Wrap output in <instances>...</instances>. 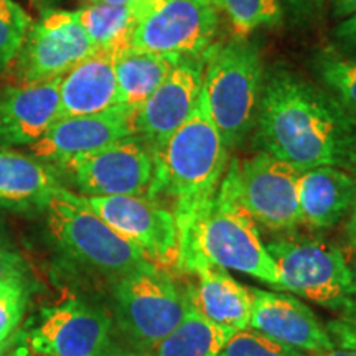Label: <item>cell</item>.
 <instances>
[{
    "label": "cell",
    "mask_w": 356,
    "mask_h": 356,
    "mask_svg": "<svg viewBox=\"0 0 356 356\" xmlns=\"http://www.w3.org/2000/svg\"><path fill=\"white\" fill-rule=\"evenodd\" d=\"M60 188L55 167L32 154L26 155L0 145V210L44 211Z\"/></svg>",
    "instance_id": "cell-20"
},
{
    "label": "cell",
    "mask_w": 356,
    "mask_h": 356,
    "mask_svg": "<svg viewBox=\"0 0 356 356\" xmlns=\"http://www.w3.org/2000/svg\"><path fill=\"white\" fill-rule=\"evenodd\" d=\"M279 274V291L337 314L356 307V269L335 244L320 239H279L266 244Z\"/></svg>",
    "instance_id": "cell-6"
},
{
    "label": "cell",
    "mask_w": 356,
    "mask_h": 356,
    "mask_svg": "<svg viewBox=\"0 0 356 356\" xmlns=\"http://www.w3.org/2000/svg\"><path fill=\"white\" fill-rule=\"evenodd\" d=\"M109 226L144 252L154 266L178 270L180 233L167 207L140 195L83 197Z\"/></svg>",
    "instance_id": "cell-11"
},
{
    "label": "cell",
    "mask_w": 356,
    "mask_h": 356,
    "mask_svg": "<svg viewBox=\"0 0 356 356\" xmlns=\"http://www.w3.org/2000/svg\"><path fill=\"white\" fill-rule=\"evenodd\" d=\"M152 0H139L124 6L84 3L76 15L96 50L122 51L131 48V35Z\"/></svg>",
    "instance_id": "cell-23"
},
{
    "label": "cell",
    "mask_w": 356,
    "mask_h": 356,
    "mask_svg": "<svg viewBox=\"0 0 356 356\" xmlns=\"http://www.w3.org/2000/svg\"><path fill=\"white\" fill-rule=\"evenodd\" d=\"M229 20L236 38H244L257 29L274 26L280 22L279 0H208Z\"/></svg>",
    "instance_id": "cell-25"
},
{
    "label": "cell",
    "mask_w": 356,
    "mask_h": 356,
    "mask_svg": "<svg viewBox=\"0 0 356 356\" xmlns=\"http://www.w3.org/2000/svg\"><path fill=\"white\" fill-rule=\"evenodd\" d=\"M152 150L154 180L147 197L170 203L181 256L191 229L220 188L229 150L211 122L202 95L190 118Z\"/></svg>",
    "instance_id": "cell-2"
},
{
    "label": "cell",
    "mask_w": 356,
    "mask_h": 356,
    "mask_svg": "<svg viewBox=\"0 0 356 356\" xmlns=\"http://www.w3.org/2000/svg\"><path fill=\"white\" fill-rule=\"evenodd\" d=\"M37 2H47V0H37Z\"/></svg>",
    "instance_id": "cell-42"
},
{
    "label": "cell",
    "mask_w": 356,
    "mask_h": 356,
    "mask_svg": "<svg viewBox=\"0 0 356 356\" xmlns=\"http://www.w3.org/2000/svg\"><path fill=\"white\" fill-rule=\"evenodd\" d=\"M114 356H145V355H142V353H139V355H136V353H127V355H114Z\"/></svg>",
    "instance_id": "cell-41"
},
{
    "label": "cell",
    "mask_w": 356,
    "mask_h": 356,
    "mask_svg": "<svg viewBox=\"0 0 356 356\" xmlns=\"http://www.w3.org/2000/svg\"><path fill=\"white\" fill-rule=\"evenodd\" d=\"M207 53L180 58L154 95L136 109L134 132L149 142L150 147L172 136L197 108L203 88Z\"/></svg>",
    "instance_id": "cell-15"
},
{
    "label": "cell",
    "mask_w": 356,
    "mask_h": 356,
    "mask_svg": "<svg viewBox=\"0 0 356 356\" xmlns=\"http://www.w3.org/2000/svg\"><path fill=\"white\" fill-rule=\"evenodd\" d=\"M350 173H353V175L356 177V157H355V160H353V165H351Z\"/></svg>",
    "instance_id": "cell-40"
},
{
    "label": "cell",
    "mask_w": 356,
    "mask_h": 356,
    "mask_svg": "<svg viewBox=\"0 0 356 356\" xmlns=\"http://www.w3.org/2000/svg\"><path fill=\"white\" fill-rule=\"evenodd\" d=\"M6 356H30V350L26 348V340H25V343L22 341L19 346H15V348H13L10 353H7Z\"/></svg>",
    "instance_id": "cell-39"
},
{
    "label": "cell",
    "mask_w": 356,
    "mask_h": 356,
    "mask_svg": "<svg viewBox=\"0 0 356 356\" xmlns=\"http://www.w3.org/2000/svg\"><path fill=\"white\" fill-rule=\"evenodd\" d=\"M233 332L203 318L193 307L175 330H172L145 356H218Z\"/></svg>",
    "instance_id": "cell-24"
},
{
    "label": "cell",
    "mask_w": 356,
    "mask_h": 356,
    "mask_svg": "<svg viewBox=\"0 0 356 356\" xmlns=\"http://www.w3.org/2000/svg\"><path fill=\"white\" fill-rule=\"evenodd\" d=\"M333 12L338 19H348L356 13V0H335Z\"/></svg>",
    "instance_id": "cell-35"
},
{
    "label": "cell",
    "mask_w": 356,
    "mask_h": 356,
    "mask_svg": "<svg viewBox=\"0 0 356 356\" xmlns=\"http://www.w3.org/2000/svg\"><path fill=\"white\" fill-rule=\"evenodd\" d=\"M134 113L136 109L121 104L96 114L61 118L44 132L42 139L30 145V154L61 168L71 160L136 134Z\"/></svg>",
    "instance_id": "cell-14"
},
{
    "label": "cell",
    "mask_w": 356,
    "mask_h": 356,
    "mask_svg": "<svg viewBox=\"0 0 356 356\" xmlns=\"http://www.w3.org/2000/svg\"><path fill=\"white\" fill-rule=\"evenodd\" d=\"M291 346L270 340L262 333L246 328L236 332L218 356H309Z\"/></svg>",
    "instance_id": "cell-29"
},
{
    "label": "cell",
    "mask_w": 356,
    "mask_h": 356,
    "mask_svg": "<svg viewBox=\"0 0 356 356\" xmlns=\"http://www.w3.org/2000/svg\"><path fill=\"white\" fill-rule=\"evenodd\" d=\"M264 63L254 43L234 38L207 53L202 99L226 149H236L256 124Z\"/></svg>",
    "instance_id": "cell-4"
},
{
    "label": "cell",
    "mask_w": 356,
    "mask_h": 356,
    "mask_svg": "<svg viewBox=\"0 0 356 356\" xmlns=\"http://www.w3.org/2000/svg\"><path fill=\"white\" fill-rule=\"evenodd\" d=\"M32 24L15 0H0V74L12 66Z\"/></svg>",
    "instance_id": "cell-28"
},
{
    "label": "cell",
    "mask_w": 356,
    "mask_h": 356,
    "mask_svg": "<svg viewBox=\"0 0 356 356\" xmlns=\"http://www.w3.org/2000/svg\"><path fill=\"white\" fill-rule=\"evenodd\" d=\"M200 264L236 270L279 289L277 267L262 243L256 221L234 198L225 177L215 198L191 229L178 270L188 274Z\"/></svg>",
    "instance_id": "cell-3"
},
{
    "label": "cell",
    "mask_w": 356,
    "mask_h": 356,
    "mask_svg": "<svg viewBox=\"0 0 356 356\" xmlns=\"http://www.w3.org/2000/svg\"><path fill=\"white\" fill-rule=\"evenodd\" d=\"M180 58L126 48L115 55L119 102L137 109L154 95Z\"/></svg>",
    "instance_id": "cell-22"
},
{
    "label": "cell",
    "mask_w": 356,
    "mask_h": 356,
    "mask_svg": "<svg viewBox=\"0 0 356 356\" xmlns=\"http://www.w3.org/2000/svg\"><path fill=\"white\" fill-rule=\"evenodd\" d=\"M26 340V335L24 332H17L15 335L8 338L6 341H0V356H6L7 353H10V351L15 348V346H19L22 341Z\"/></svg>",
    "instance_id": "cell-36"
},
{
    "label": "cell",
    "mask_w": 356,
    "mask_h": 356,
    "mask_svg": "<svg viewBox=\"0 0 356 356\" xmlns=\"http://www.w3.org/2000/svg\"><path fill=\"white\" fill-rule=\"evenodd\" d=\"M309 356H356V351L332 348V350H327V351H318V353H310Z\"/></svg>",
    "instance_id": "cell-37"
},
{
    "label": "cell",
    "mask_w": 356,
    "mask_h": 356,
    "mask_svg": "<svg viewBox=\"0 0 356 356\" xmlns=\"http://www.w3.org/2000/svg\"><path fill=\"white\" fill-rule=\"evenodd\" d=\"M300 170L261 150L225 173L234 198L248 215L273 231H289L302 225L299 210Z\"/></svg>",
    "instance_id": "cell-8"
},
{
    "label": "cell",
    "mask_w": 356,
    "mask_h": 356,
    "mask_svg": "<svg viewBox=\"0 0 356 356\" xmlns=\"http://www.w3.org/2000/svg\"><path fill=\"white\" fill-rule=\"evenodd\" d=\"M287 2L297 15L309 17L322 10L325 0H287Z\"/></svg>",
    "instance_id": "cell-33"
},
{
    "label": "cell",
    "mask_w": 356,
    "mask_h": 356,
    "mask_svg": "<svg viewBox=\"0 0 356 356\" xmlns=\"http://www.w3.org/2000/svg\"><path fill=\"white\" fill-rule=\"evenodd\" d=\"M249 328L304 353L335 348L314 310L291 293L252 289Z\"/></svg>",
    "instance_id": "cell-16"
},
{
    "label": "cell",
    "mask_w": 356,
    "mask_h": 356,
    "mask_svg": "<svg viewBox=\"0 0 356 356\" xmlns=\"http://www.w3.org/2000/svg\"><path fill=\"white\" fill-rule=\"evenodd\" d=\"M256 129L264 152L300 172L323 165L350 172L356 157L353 115L330 92L286 70L264 76Z\"/></svg>",
    "instance_id": "cell-1"
},
{
    "label": "cell",
    "mask_w": 356,
    "mask_h": 356,
    "mask_svg": "<svg viewBox=\"0 0 356 356\" xmlns=\"http://www.w3.org/2000/svg\"><path fill=\"white\" fill-rule=\"evenodd\" d=\"M96 47L76 12L53 10L30 25L19 55L13 60L15 84L44 83L63 78Z\"/></svg>",
    "instance_id": "cell-10"
},
{
    "label": "cell",
    "mask_w": 356,
    "mask_h": 356,
    "mask_svg": "<svg viewBox=\"0 0 356 356\" xmlns=\"http://www.w3.org/2000/svg\"><path fill=\"white\" fill-rule=\"evenodd\" d=\"M81 197H147L154 180V150L137 134L66 163Z\"/></svg>",
    "instance_id": "cell-12"
},
{
    "label": "cell",
    "mask_w": 356,
    "mask_h": 356,
    "mask_svg": "<svg viewBox=\"0 0 356 356\" xmlns=\"http://www.w3.org/2000/svg\"><path fill=\"white\" fill-rule=\"evenodd\" d=\"M220 12L208 0H152L131 35V48L173 58L202 56L213 47Z\"/></svg>",
    "instance_id": "cell-9"
},
{
    "label": "cell",
    "mask_w": 356,
    "mask_h": 356,
    "mask_svg": "<svg viewBox=\"0 0 356 356\" xmlns=\"http://www.w3.org/2000/svg\"><path fill=\"white\" fill-rule=\"evenodd\" d=\"M26 266L19 249L8 238L3 229H0V280L17 273H25Z\"/></svg>",
    "instance_id": "cell-31"
},
{
    "label": "cell",
    "mask_w": 356,
    "mask_h": 356,
    "mask_svg": "<svg viewBox=\"0 0 356 356\" xmlns=\"http://www.w3.org/2000/svg\"><path fill=\"white\" fill-rule=\"evenodd\" d=\"M346 226H345V234H346V243H348V248L353 254L356 261V198L353 202V207L346 215Z\"/></svg>",
    "instance_id": "cell-34"
},
{
    "label": "cell",
    "mask_w": 356,
    "mask_h": 356,
    "mask_svg": "<svg viewBox=\"0 0 356 356\" xmlns=\"http://www.w3.org/2000/svg\"><path fill=\"white\" fill-rule=\"evenodd\" d=\"M335 37L338 42L343 43L345 47L356 50V13L355 15L343 19L335 29Z\"/></svg>",
    "instance_id": "cell-32"
},
{
    "label": "cell",
    "mask_w": 356,
    "mask_h": 356,
    "mask_svg": "<svg viewBox=\"0 0 356 356\" xmlns=\"http://www.w3.org/2000/svg\"><path fill=\"white\" fill-rule=\"evenodd\" d=\"M60 81L0 88V145H32L60 119Z\"/></svg>",
    "instance_id": "cell-17"
},
{
    "label": "cell",
    "mask_w": 356,
    "mask_h": 356,
    "mask_svg": "<svg viewBox=\"0 0 356 356\" xmlns=\"http://www.w3.org/2000/svg\"><path fill=\"white\" fill-rule=\"evenodd\" d=\"M335 348L356 351V307L325 325Z\"/></svg>",
    "instance_id": "cell-30"
},
{
    "label": "cell",
    "mask_w": 356,
    "mask_h": 356,
    "mask_svg": "<svg viewBox=\"0 0 356 356\" xmlns=\"http://www.w3.org/2000/svg\"><path fill=\"white\" fill-rule=\"evenodd\" d=\"M47 228L66 256L114 280L154 266L136 244L119 234L81 195L61 186L47 208Z\"/></svg>",
    "instance_id": "cell-5"
},
{
    "label": "cell",
    "mask_w": 356,
    "mask_h": 356,
    "mask_svg": "<svg viewBox=\"0 0 356 356\" xmlns=\"http://www.w3.org/2000/svg\"><path fill=\"white\" fill-rule=\"evenodd\" d=\"M115 55L111 50H95L60 81V119L70 115L96 114L121 106Z\"/></svg>",
    "instance_id": "cell-19"
},
{
    "label": "cell",
    "mask_w": 356,
    "mask_h": 356,
    "mask_svg": "<svg viewBox=\"0 0 356 356\" xmlns=\"http://www.w3.org/2000/svg\"><path fill=\"white\" fill-rule=\"evenodd\" d=\"M26 346L37 356H114L113 318L97 305L66 300L43 312Z\"/></svg>",
    "instance_id": "cell-13"
},
{
    "label": "cell",
    "mask_w": 356,
    "mask_h": 356,
    "mask_svg": "<svg viewBox=\"0 0 356 356\" xmlns=\"http://www.w3.org/2000/svg\"><path fill=\"white\" fill-rule=\"evenodd\" d=\"M139 0H86V3H109V6H124V3H134Z\"/></svg>",
    "instance_id": "cell-38"
},
{
    "label": "cell",
    "mask_w": 356,
    "mask_h": 356,
    "mask_svg": "<svg viewBox=\"0 0 356 356\" xmlns=\"http://www.w3.org/2000/svg\"><path fill=\"white\" fill-rule=\"evenodd\" d=\"M356 177L340 167H315L299 175V210L302 225L314 229L337 226L353 207Z\"/></svg>",
    "instance_id": "cell-21"
},
{
    "label": "cell",
    "mask_w": 356,
    "mask_h": 356,
    "mask_svg": "<svg viewBox=\"0 0 356 356\" xmlns=\"http://www.w3.org/2000/svg\"><path fill=\"white\" fill-rule=\"evenodd\" d=\"M114 315L121 332L147 355L190 310L188 292L157 266L114 280Z\"/></svg>",
    "instance_id": "cell-7"
},
{
    "label": "cell",
    "mask_w": 356,
    "mask_h": 356,
    "mask_svg": "<svg viewBox=\"0 0 356 356\" xmlns=\"http://www.w3.org/2000/svg\"><path fill=\"white\" fill-rule=\"evenodd\" d=\"M29 277L17 273L0 280V341H6L19 332L30 302Z\"/></svg>",
    "instance_id": "cell-27"
},
{
    "label": "cell",
    "mask_w": 356,
    "mask_h": 356,
    "mask_svg": "<svg viewBox=\"0 0 356 356\" xmlns=\"http://www.w3.org/2000/svg\"><path fill=\"white\" fill-rule=\"evenodd\" d=\"M317 70L332 95L356 119V60L335 50H323Z\"/></svg>",
    "instance_id": "cell-26"
},
{
    "label": "cell",
    "mask_w": 356,
    "mask_h": 356,
    "mask_svg": "<svg viewBox=\"0 0 356 356\" xmlns=\"http://www.w3.org/2000/svg\"><path fill=\"white\" fill-rule=\"evenodd\" d=\"M190 274L195 275V284L186 289L190 305L203 318L233 333L249 328L252 289L239 284L218 266L200 264Z\"/></svg>",
    "instance_id": "cell-18"
}]
</instances>
